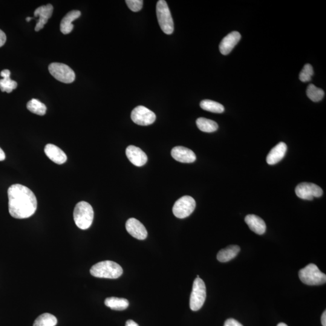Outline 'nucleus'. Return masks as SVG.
Listing matches in <instances>:
<instances>
[{
    "label": "nucleus",
    "mask_w": 326,
    "mask_h": 326,
    "mask_svg": "<svg viewBox=\"0 0 326 326\" xmlns=\"http://www.w3.org/2000/svg\"><path fill=\"white\" fill-rule=\"evenodd\" d=\"M195 207L194 199L190 196H184L175 202L172 211L176 217L184 219L191 215Z\"/></svg>",
    "instance_id": "6e6552de"
},
{
    "label": "nucleus",
    "mask_w": 326,
    "mask_h": 326,
    "mask_svg": "<svg viewBox=\"0 0 326 326\" xmlns=\"http://www.w3.org/2000/svg\"><path fill=\"white\" fill-rule=\"evenodd\" d=\"M307 93L308 97L315 102L322 100L325 96L324 91L313 84H310L308 86Z\"/></svg>",
    "instance_id": "bb28decb"
},
{
    "label": "nucleus",
    "mask_w": 326,
    "mask_h": 326,
    "mask_svg": "<svg viewBox=\"0 0 326 326\" xmlns=\"http://www.w3.org/2000/svg\"><path fill=\"white\" fill-rule=\"evenodd\" d=\"M296 193L297 197L302 200L311 201L314 198L321 197L323 191L321 187L317 184L305 182L296 187Z\"/></svg>",
    "instance_id": "1a4fd4ad"
},
{
    "label": "nucleus",
    "mask_w": 326,
    "mask_h": 326,
    "mask_svg": "<svg viewBox=\"0 0 326 326\" xmlns=\"http://www.w3.org/2000/svg\"><path fill=\"white\" fill-rule=\"evenodd\" d=\"M156 11L158 23L163 32L167 34H171L174 32V21L166 1L164 0L158 1Z\"/></svg>",
    "instance_id": "39448f33"
},
{
    "label": "nucleus",
    "mask_w": 326,
    "mask_h": 326,
    "mask_svg": "<svg viewBox=\"0 0 326 326\" xmlns=\"http://www.w3.org/2000/svg\"><path fill=\"white\" fill-rule=\"evenodd\" d=\"M2 77L0 79V89L2 92H6L7 93H10L13 89L16 88L17 82L10 79V71L8 70H4L1 71L0 73Z\"/></svg>",
    "instance_id": "aec40b11"
},
{
    "label": "nucleus",
    "mask_w": 326,
    "mask_h": 326,
    "mask_svg": "<svg viewBox=\"0 0 326 326\" xmlns=\"http://www.w3.org/2000/svg\"><path fill=\"white\" fill-rule=\"evenodd\" d=\"M31 19H32V18H31V17H27V18H26V21L29 22Z\"/></svg>",
    "instance_id": "c9c22d12"
},
{
    "label": "nucleus",
    "mask_w": 326,
    "mask_h": 326,
    "mask_svg": "<svg viewBox=\"0 0 326 326\" xmlns=\"http://www.w3.org/2000/svg\"><path fill=\"white\" fill-rule=\"evenodd\" d=\"M322 323L323 326H326V311L323 313L322 317Z\"/></svg>",
    "instance_id": "473e14b6"
},
{
    "label": "nucleus",
    "mask_w": 326,
    "mask_h": 326,
    "mask_svg": "<svg viewBox=\"0 0 326 326\" xmlns=\"http://www.w3.org/2000/svg\"><path fill=\"white\" fill-rule=\"evenodd\" d=\"M53 11V7L50 4L37 8L34 12V17H39L38 21L35 26L36 31L42 29L44 25L47 24L48 20L51 18Z\"/></svg>",
    "instance_id": "2eb2a0df"
},
{
    "label": "nucleus",
    "mask_w": 326,
    "mask_h": 326,
    "mask_svg": "<svg viewBox=\"0 0 326 326\" xmlns=\"http://www.w3.org/2000/svg\"><path fill=\"white\" fill-rule=\"evenodd\" d=\"M126 229L132 237L138 240H145L148 236V232L145 226L135 218H130L126 223Z\"/></svg>",
    "instance_id": "9b49d317"
},
{
    "label": "nucleus",
    "mask_w": 326,
    "mask_h": 326,
    "mask_svg": "<svg viewBox=\"0 0 326 326\" xmlns=\"http://www.w3.org/2000/svg\"><path fill=\"white\" fill-rule=\"evenodd\" d=\"M240 250V247L238 245H230L218 253L217 259L221 262H229L237 256Z\"/></svg>",
    "instance_id": "412c9836"
},
{
    "label": "nucleus",
    "mask_w": 326,
    "mask_h": 326,
    "mask_svg": "<svg viewBox=\"0 0 326 326\" xmlns=\"http://www.w3.org/2000/svg\"><path fill=\"white\" fill-rule=\"evenodd\" d=\"M5 158V155L2 149L0 148V161H4Z\"/></svg>",
    "instance_id": "72a5a7b5"
},
{
    "label": "nucleus",
    "mask_w": 326,
    "mask_h": 326,
    "mask_svg": "<svg viewBox=\"0 0 326 326\" xmlns=\"http://www.w3.org/2000/svg\"><path fill=\"white\" fill-rule=\"evenodd\" d=\"M73 218L77 227L81 230H86L91 227L94 219L93 207L85 201L79 202L75 206Z\"/></svg>",
    "instance_id": "7ed1b4c3"
},
{
    "label": "nucleus",
    "mask_w": 326,
    "mask_h": 326,
    "mask_svg": "<svg viewBox=\"0 0 326 326\" xmlns=\"http://www.w3.org/2000/svg\"><path fill=\"white\" fill-rule=\"evenodd\" d=\"M125 2L129 9L134 12L140 11L143 7L142 0H126Z\"/></svg>",
    "instance_id": "c85d7f7f"
},
{
    "label": "nucleus",
    "mask_w": 326,
    "mask_h": 326,
    "mask_svg": "<svg viewBox=\"0 0 326 326\" xmlns=\"http://www.w3.org/2000/svg\"><path fill=\"white\" fill-rule=\"evenodd\" d=\"M245 223L249 226L251 230L258 235H262L266 232L267 226L265 221L258 216L249 215L245 217Z\"/></svg>",
    "instance_id": "a211bd4d"
},
{
    "label": "nucleus",
    "mask_w": 326,
    "mask_h": 326,
    "mask_svg": "<svg viewBox=\"0 0 326 326\" xmlns=\"http://www.w3.org/2000/svg\"><path fill=\"white\" fill-rule=\"evenodd\" d=\"M171 155L175 160L183 163H192L197 159L192 150L183 146L175 147L172 149Z\"/></svg>",
    "instance_id": "f8f14e48"
},
{
    "label": "nucleus",
    "mask_w": 326,
    "mask_h": 326,
    "mask_svg": "<svg viewBox=\"0 0 326 326\" xmlns=\"http://www.w3.org/2000/svg\"><path fill=\"white\" fill-rule=\"evenodd\" d=\"M197 125L199 129L204 132H213L218 129V123L215 121L200 117L197 120Z\"/></svg>",
    "instance_id": "5701e85b"
},
{
    "label": "nucleus",
    "mask_w": 326,
    "mask_h": 326,
    "mask_svg": "<svg viewBox=\"0 0 326 326\" xmlns=\"http://www.w3.org/2000/svg\"><path fill=\"white\" fill-rule=\"evenodd\" d=\"M126 155L128 160L138 167L145 165L148 161V157L145 153L135 146H129L126 149Z\"/></svg>",
    "instance_id": "ddd939ff"
},
{
    "label": "nucleus",
    "mask_w": 326,
    "mask_h": 326,
    "mask_svg": "<svg viewBox=\"0 0 326 326\" xmlns=\"http://www.w3.org/2000/svg\"><path fill=\"white\" fill-rule=\"evenodd\" d=\"M27 108L32 113L39 115H44L47 111L44 104L36 99H32L27 103Z\"/></svg>",
    "instance_id": "a878e982"
},
{
    "label": "nucleus",
    "mask_w": 326,
    "mask_h": 326,
    "mask_svg": "<svg viewBox=\"0 0 326 326\" xmlns=\"http://www.w3.org/2000/svg\"><path fill=\"white\" fill-rule=\"evenodd\" d=\"M81 15V12L79 10H72L66 15L60 22V30L63 34H67L71 32L74 28L72 22L79 18Z\"/></svg>",
    "instance_id": "6ab92c4d"
},
{
    "label": "nucleus",
    "mask_w": 326,
    "mask_h": 326,
    "mask_svg": "<svg viewBox=\"0 0 326 326\" xmlns=\"http://www.w3.org/2000/svg\"><path fill=\"white\" fill-rule=\"evenodd\" d=\"M90 273L98 278L116 279L122 275L123 269L115 262L106 261L93 265L91 268Z\"/></svg>",
    "instance_id": "f03ea898"
},
{
    "label": "nucleus",
    "mask_w": 326,
    "mask_h": 326,
    "mask_svg": "<svg viewBox=\"0 0 326 326\" xmlns=\"http://www.w3.org/2000/svg\"><path fill=\"white\" fill-rule=\"evenodd\" d=\"M278 326H288L287 325H286L285 323H281L278 325Z\"/></svg>",
    "instance_id": "f704fd0d"
},
{
    "label": "nucleus",
    "mask_w": 326,
    "mask_h": 326,
    "mask_svg": "<svg viewBox=\"0 0 326 326\" xmlns=\"http://www.w3.org/2000/svg\"><path fill=\"white\" fill-rule=\"evenodd\" d=\"M131 119L137 125L148 126L154 123L156 115L154 112L144 106H138L131 112Z\"/></svg>",
    "instance_id": "9d476101"
},
{
    "label": "nucleus",
    "mask_w": 326,
    "mask_h": 326,
    "mask_svg": "<svg viewBox=\"0 0 326 326\" xmlns=\"http://www.w3.org/2000/svg\"><path fill=\"white\" fill-rule=\"evenodd\" d=\"M241 38V34L238 31H234L227 34L222 40L220 45H219V50H220L221 53L223 55L229 54L235 48V46L237 45Z\"/></svg>",
    "instance_id": "4468645a"
},
{
    "label": "nucleus",
    "mask_w": 326,
    "mask_h": 326,
    "mask_svg": "<svg viewBox=\"0 0 326 326\" xmlns=\"http://www.w3.org/2000/svg\"><path fill=\"white\" fill-rule=\"evenodd\" d=\"M106 307L115 311H123L129 307V302L125 299L109 297L105 300Z\"/></svg>",
    "instance_id": "4be33fe9"
},
{
    "label": "nucleus",
    "mask_w": 326,
    "mask_h": 326,
    "mask_svg": "<svg viewBox=\"0 0 326 326\" xmlns=\"http://www.w3.org/2000/svg\"><path fill=\"white\" fill-rule=\"evenodd\" d=\"M201 108L205 111L213 113H223L225 110L224 106L222 104L211 100H204L200 103Z\"/></svg>",
    "instance_id": "b1692460"
},
{
    "label": "nucleus",
    "mask_w": 326,
    "mask_h": 326,
    "mask_svg": "<svg viewBox=\"0 0 326 326\" xmlns=\"http://www.w3.org/2000/svg\"><path fill=\"white\" fill-rule=\"evenodd\" d=\"M299 278L304 284L310 285H321L326 282V276L323 273L317 265L309 264L299 273Z\"/></svg>",
    "instance_id": "20e7f679"
},
{
    "label": "nucleus",
    "mask_w": 326,
    "mask_h": 326,
    "mask_svg": "<svg viewBox=\"0 0 326 326\" xmlns=\"http://www.w3.org/2000/svg\"><path fill=\"white\" fill-rule=\"evenodd\" d=\"M5 41H6V35L4 31L0 30V47L4 45Z\"/></svg>",
    "instance_id": "7c9ffc66"
},
{
    "label": "nucleus",
    "mask_w": 326,
    "mask_h": 326,
    "mask_svg": "<svg viewBox=\"0 0 326 326\" xmlns=\"http://www.w3.org/2000/svg\"><path fill=\"white\" fill-rule=\"evenodd\" d=\"M57 320L52 314L45 313L37 317L34 322L33 326H55Z\"/></svg>",
    "instance_id": "393cba45"
},
{
    "label": "nucleus",
    "mask_w": 326,
    "mask_h": 326,
    "mask_svg": "<svg viewBox=\"0 0 326 326\" xmlns=\"http://www.w3.org/2000/svg\"><path fill=\"white\" fill-rule=\"evenodd\" d=\"M125 326H139L137 323L133 321V320H129L126 323Z\"/></svg>",
    "instance_id": "2f4dec72"
},
{
    "label": "nucleus",
    "mask_w": 326,
    "mask_h": 326,
    "mask_svg": "<svg viewBox=\"0 0 326 326\" xmlns=\"http://www.w3.org/2000/svg\"><path fill=\"white\" fill-rule=\"evenodd\" d=\"M44 152L49 159L54 163L62 164L67 160V155L65 154V153L58 147L52 145V144H48L45 146Z\"/></svg>",
    "instance_id": "dca6fc26"
},
{
    "label": "nucleus",
    "mask_w": 326,
    "mask_h": 326,
    "mask_svg": "<svg viewBox=\"0 0 326 326\" xmlns=\"http://www.w3.org/2000/svg\"><path fill=\"white\" fill-rule=\"evenodd\" d=\"M7 194L8 212L13 218L26 219L35 213L37 205L36 196L28 187L13 184L8 188Z\"/></svg>",
    "instance_id": "f257e3e1"
},
{
    "label": "nucleus",
    "mask_w": 326,
    "mask_h": 326,
    "mask_svg": "<svg viewBox=\"0 0 326 326\" xmlns=\"http://www.w3.org/2000/svg\"><path fill=\"white\" fill-rule=\"evenodd\" d=\"M224 326H244L240 323L235 319H228L225 322Z\"/></svg>",
    "instance_id": "c756f323"
},
{
    "label": "nucleus",
    "mask_w": 326,
    "mask_h": 326,
    "mask_svg": "<svg viewBox=\"0 0 326 326\" xmlns=\"http://www.w3.org/2000/svg\"><path fill=\"white\" fill-rule=\"evenodd\" d=\"M314 74V69L310 63L306 64L300 73V80L303 82L310 81Z\"/></svg>",
    "instance_id": "cd10ccee"
},
{
    "label": "nucleus",
    "mask_w": 326,
    "mask_h": 326,
    "mask_svg": "<svg viewBox=\"0 0 326 326\" xmlns=\"http://www.w3.org/2000/svg\"><path fill=\"white\" fill-rule=\"evenodd\" d=\"M287 151V146L281 142L271 150L267 157V162L270 165L278 163L284 158Z\"/></svg>",
    "instance_id": "f3484780"
},
{
    "label": "nucleus",
    "mask_w": 326,
    "mask_h": 326,
    "mask_svg": "<svg viewBox=\"0 0 326 326\" xmlns=\"http://www.w3.org/2000/svg\"><path fill=\"white\" fill-rule=\"evenodd\" d=\"M206 287L200 278H197L193 282V289L190 299V307L193 311L200 310L206 299Z\"/></svg>",
    "instance_id": "423d86ee"
},
{
    "label": "nucleus",
    "mask_w": 326,
    "mask_h": 326,
    "mask_svg": "<svg viewBox=\"0 0 326 326\" xmlns=\"http://www.w3.org/2000/svg\"><path fill=\"white\" fill-rule=\"evenodd\" d=\"M48 70L52 76L62 83H71L76 78L74 71L64 63H52L48 66Z\"/></svg>",
    "instance_id": "0eeeda50"
}]
</instances>
